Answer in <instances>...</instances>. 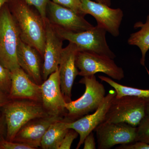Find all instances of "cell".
<instances>
[{"label":"cell","mask_w":149,"mask_h":149,"mask_svg":"<svg viewBox=\"0 0 149 149\" xmlns=\"http://www.w3.org/2000/svg\"><path fill=\"white\" fill-rule=\"evenodd\" d=\"M11 10L22 41L35 48L43 57L46 31L42 17L24 0H14Z\"/></svg>","instance_id":"obj_1"},{"label":"cell","mask_w":149,"mask_h":149,"mask_svg":"<svg viewBox=\"0 0 149 149\" xmlns=\"http://www.w3.org/2000/svg\"><path fill=\"white\" fill-rule=\"evenodd\" d=\"M2 109L8 141H13L19 129L29 120L49 116L41 102L30 100H10Z\"/></svg>","instance_id":"obj_2"},{"label":"cell","mask_w":149,"mask_h":149,"mask_svg":"<svg viewBox=\"0 0 149 149\" xmlns=\"http://www.w3.org/2000/svg\"><path fill=\"white\" fill-rule=\"evenodd\" d=\"M20 40L16 22L5 5L0 12V63L10 71L20 68L17 57Z\"/></svg>","instance_id":"obj_3"},{"label":"cell","mask_w":149,"mask_h":149,"mask_svg":"<svg viewBox=\"0 0 149 149\" xmlns=\"http://www.w3.org/2000/svg\"><path fill=\"white\" fill-rule=\"evenodd\" d=\"M79 83L85 85L84 94L76 100L66 102L65 105V117L70 122L95 111L106 95L104 87L97 80L95 75L83 77Z\"/></svg>","instance_id":"obj_4"},{"label":"cell","mask_w":149,"mask_h":149,"mask_svg":"<svg viewBox=\"0 0 149 149\" xmlns=\"http://www.w3.org/2000/svg\"><path fill=\"white\" fill-rule=\"evenodd\" d=\"M53 26L63 40H67L76 45L80 52H91L112 59L116 57L107 42L106 30L100 26L97 25L86 31L75 32Z\"/></svg>","instance_id":"obj_5"},{"label":"cell","mask_w":149,"mask_h":149,"mask_svg":"<svg viewBox=\"0 0 149 149\" xmlns=\"http://www.w3.org/2000/svg\"><path fill=\"white\" fill-rule=\"evenodd\" d=\"M146 99L136 96L115 97L105 121L124 123L137 127L146 116Z\"/></svg>","instance_id":"obj_6"},{"label":"cell","mask_w":149,"mask_h":149,"mask_svg":"<svg viewBox=\"0 0 149 149\" xmlns=\"http://www.w3.org/2000/svg\"><path fill=\"white\" fill-rule=\"evenodd\" d=\"M76 66L79 75L84 77L102 72L114 80H120L124 77L122 68L116 64L113 59L91 52L80 51L76 56Z\"/></svg>","instance_id":"obj_7"},{"label":"cell","mask_w":149,"mask_h":149,"mask_svg":"<svg viewBox=\"0 0 149 149\" xmlns=\"http://www.w3.org/2000/svg\"><path fill=\"white\" fill-rule=\"evenodd\" d=\"M95 130L99 149H109L116 145L136 142L137 127L124 123L104 121Z\"/></svg>","instance_id":"obj_8"},{"label":"cell","mask_w":149,"mask_h":149,"mask_svg":"<svg viewBox=\"0 0 149 149\" xmlns=\"http://www.w3.org/2000/svg\"><path fill=\"white\" fill-rule=\"evenodd\" d=\"M83 15L89 14L95 19L97 25L104 28L114 37L120 35V27L123 17L121 9L112 8L109 6L91 0H80Z\"/></svg>","instance_id":"obj_9"},{"label":"cell","mask_w":149,"mask_h":149,"mask_svg":"<svg viewBox=\"0 0 149 149\" xmlns=\"http://www.w3.org/2000/svg\"><path fill=\"white\" fill-rule=\"evenodd\" d=\"M47 18L54 26L71 32H83L94 27L84 16L51 0L48 3Z\"/></svg>","instance_id":"obj_10"},{"label":"cell","mask_w":149,"mask_h":149,"mask_svg":"<svg viewBox=\"0 0 149 149\" xmlns=\"http://www.w3.org/2000/svg\"><path fill=\"white\" fill-rule=\"evenodd\" d=\"M41 85V103L48 114L65 117L66 102L61 88L58 67Z\"/></svg>","instance_id":"obj_11"},{"label":"cell","mask_w":149,"mask_h":149,"mask_svg":"<svg viewBox=\"0 0 149 149\" xmlns=\"http://www.w3.org/2000/svg\"><path fill=\"white\" fill-rule=\"evenodd\" d=\"M80 52L79 48L73 43L69 42L62 52L58 65L59 76L63 95L66 102H71L72 90L74 80L79 75L76 66V56Z\"/></svg>","instance_id":"obj_12"},{"label":"cell","mask_w":149,"mask_h":149,"mask_svg":"<svg viewBox=\"0 0 149 149\" xmlns=\"http://www.w3.org/2000/svg\"><path fill=\"white\" fill-rule=\"evenodd\" d=\"M116 95L115 91L109 92L106 95L101 104L93 113L86 115L77 120L68 122V128H72L76 130L80 136V139L76 149L80 148L84 143L86 137L95 130L100 124L105 121L107 113Z\"/></svg>","instance_id":"obj_13"},{"label":"cell","mask_w":149,"mask_h":149,"mask_svg":"<svg viewBox=\"0 0 149 149\" xmlns=\"http://www.w3.org/2000/svg\"><path fill=\"white\" fill-rule=\"evenodd\" d=\"M64 118L49 115L29 120L19 129L12 141L38 148L41 147L43 136L51 124Z\"/></svg>","instance_id":"obj_14"},{"label":"cell","mask_w":149,"mask_h":149,"mask_svg":"<svg viewBox=\"0 0 149 149\" xmlns=\"http://www.w3.org/2000/svg\"><path fill=\"white\" fill-rule=\"evenodd\" d=\"M46 38L42 65L43 81L58 67L62 52L63 40L56 32L47 18L45 24Z\"/></svg>","instance_id":"obj_15"},{"label":"cell","mask_w":149,"mask_h":149,"mask_svg":"<svg viewBox=\"0 0 149 149\" xmlns=\"http://www.w3.org/2000/svg\"><path fill=\"white\" fill-rule=\"evenodd\" d=\"M11 79L9 100H27L42 102L41 85L33 82L21 68L11 71Z\"/></svg>","instance_id":"obj_16"},{"label":"cell","mask_w":149,"mask_h":149,"mask_svg":"<svg viewBox=\"0 0 149 149\" xmlns=\"http://www.w3.org/2000/svg\"><path fill=\"white\" fill-rule=\"evenodd\" d=\"M40 54L37 50L19 40L17 48V60L19 67L36 84L43 83L42 69Z\"/></svg>","instance_id":"obj_17"},{"label":"cell","mask_w":149,"mask_h":149,"mask_svg":"<svg viewBox=\"0 0 149 149\" xmlns=\"http://www.w3.org/2000/svg\"><path fill=\"white\" fill-rule=\"evenodd\" d=\"M69 122L64 117L51 124L43 136L40 147L43 149H58L69 129L68 124Z\"/></svg>","instance_id":"obj_18"},{"label":"cell","mask_w":149,"mask_h":149,"mask_svg":"<svg viewBox=\"0 0 149 149\" xmlns=\"http://www.w3.org/2000/svg\"><path fill=\"white\" fill-rule=\"evenodd\" d=\"M135 29L140 28L139 31L130 35L128 40L130 45L137 46L142 54L140 61L141 64L145 66L146 55L149 50V14L146 22L139 21L134 24Z\"/></svg>","instance_id":"obj_19"},{"label":"cell","mask_w":149,"mask_h":149,"mask_svg":"<svg viewBox=\"0 0 149 149\" xmlns=\"http://www.w3.org/2000/svg\"><path fill=\"white\" fill-rule=\"evenodd\" d=\"M99 78L114 88L117 97L124 96H132L139 97L148 98H149V90H143L139 88L128 87L121 85L115 82L109 77L103 75H100Z\"/></svg>","instance_id":"obj_20"},{"label":"cell","mask_w":149,"mask_h":149,"mask_svg":"<svg viewBox=\"0 0 149 149\" xmlns=\"http://www.w3.org/2000/svg\"><path fill=\"white\" fill-rule=\"evenodd\" d=\"M136 142L149 144V117L146 116L137 127Z\"/></svg>","instance_id":"obj_21"},{"label":"cell","mask_w":149,"mask_h":149,"mask_svg":"<svg viewBox=\"0 0 149 149\" xmlns=\"http://www.w3.org/2000/svg\"><path fill=\"white\" fill-rule=\"evenodd\" d=\"M11 84V71L0 63V92L8 95Z\"/></svg>","instance_id":"obj_22"},{"label":"cell","mask_w":149,"mask_h":149,"mask_svg":"<svg viewBox=\"0 0 149 149\" xmlns=\"http://www.w3.org/2000/svg\"><path fill=\"white\" fill-rule=\"evenodd\" d=\"M29 5L37 9L45 23L47 19V8L49 0H24Z\"/></svg>","instance_id":"obj_23"},{"label":"cell","mask_w":149,"mask_h":149,"mask_svg":"<svg viewBox=\"0 0 149 149\" xmlns=\"http://www.w3.org/2000/svg\"><path fill=\"white\" fill-rule=\"evenodd\" d=\"M54 2L70 9L74 12L84 16L81 10L80 0H51Z\"/></svg>","instance_id":"obj_24"},{"label":"cell","mask_w":149,"mask_h":149,"mask_svg":"<svg viewBox=\"0 0 149 149\" xmlns=\"http://www.w3.org/2000/svg\"><path fill=\"white\" fill-rule=\"evenodd\" d=\"M79 136L76 130L72 128H69L62 141L58 149H70L73 141Z\"/></svg>","instance_id":"obj_25"},{"label":"cell","mask_w":149,"mask_h":149,"mask_svg":"<svg viewBox=\"0 0 149 149\" xmlns=\"http://www.w3.org/2000/svg\"><path fill=\"white\" fill-rule=\"evenodd\" d=\"M0 149H34L25 144L8 141L3 139L0 141Z\"/></svg>","instance_id":"obj_26"},{"label":"cell","mask_w":149,"mask_h":149,"mask_svg":"<svg viewBox=\"0 0 149 149\" xmlns=\"http://www.w3.org/2000/svg\"><path fill=\"white\" fill-rule=\"evenodd\" d=\"M116 149H149V144L141 142H135L131 143L120 145Z\"/></svg>","instance_id":"obj_27"},{"label":"cell","mask_w":149,"mask_h":149,"mask_svg":"<svg viewBox=\"0 0 149 149\" xmlns=\"http://www.w3.org/2000/svg\"><path fill=\"white\" fill-rule=\"evenodd\" d=\"M84 149H96V142L95 141L94 133L91 132L86 137L84 141Z\"/></svg>","instance_id":"obj_28"},{"label":"cell","mask_w":149,"mask_h":149,"mask_svg":"<svg viewBox=\"0 0 149 149\" xmlns=\"http://www.w3.org/2000/svg\"><path fill=\"white\" fill-rule=\"evenodd\" d=\"M9 100L8 95L0 92V109L2 108L5 104Z\"/></svg>","instance_id":"obj_29"},{"label":"cell","mask_w":149,"mask_h":149,"mask_svg":"<svg viewBox=\"0 0 149 149\" xmlns=\"http://www.w3.org/2000/svg\"><path fill=\"white\" fill-rule=\"evenodd\" d=\"M3 126L2 118L0 116V141L3 139Z\"/></svg>","instance_id":"obj_30"},{"label":"cell","mask_w":149,"mask_h":149,"mask_svg":"<svg viewBox=\"0 0 149 149\" xmlns=\"http://www.w3.org/2000/svg\"><path fill=\"white\" fill-rule=\"evenodd\" d=\"M146 99V116L149 117V98Z\"/></svg>","instance_id":"obj_31"},{"label":"cell","mask_w":149,"mask_h":149,"mask_svg":"<svg viewBox=\"0 0 149 149\" xmlns=\"http://www.w3.org/2000/svg\"><path fill=\"white\" fill-rule=\"evenodd\" d=\"M96 2H97L102 3L104 4L109 6H110L111 4V0H95Z\"/></svg>","instance_id":"obj_32"},{"label":"cell","mask_w":149,"mask_h":149,"mask_svg":"<svg viewBox=\"0 0 149 149\" xmlns=\"http://www.w3.org/2000/svg\"><path fill=\"white\" fill-rule=\"evenodd\" d=\"M9 1V0H0V12H1V10L2 8L6 3L8 2Z\"/></svg>","instance_id":"obj_33"}]
</instances>
